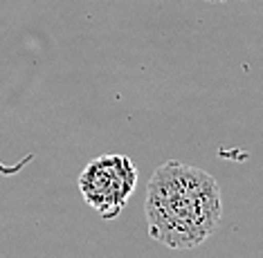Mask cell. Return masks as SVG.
Instances as JSON below:
<instances>
[{"label": "cell", "mask_w": 263, "mask_h": 258, "mask_svg": "<svg viewBox=\"0 0 263 258\" xmlns=\"http://www.w3.org/2000/svg\"><path fill=\"white\" fill-rule=\"evenodd\" d=\"M144 213L153 241L171 249H194L220 225V187L212 173L169 160L148 177Z\"/></svg>", "instance_id": "6da1fadb"}, {"label": "cell", "mask_w": 263, "mask_h": 258, "mask_svg": "<svg viewBox=\"0 0 263 258\" xmlns=\"http://www.w3.org/2000/svg\"><path fill=\"white\" fill-rule=\"evenodd\" d=\"M137 187V166L126 155H101L79 175V191L86 205L104 220L124 211Z\"/></svg>", "instance_id": "7a4b0ae2"}, {"label": "cell", "mask_w": 263, "mask_h": 258, "mask_svg": "<svg viewBox=\"0 0 263 258\" xmlns=\"http://www.w3.org/2000/svg\"><path fill=\"white\" fill-rule=\"evenodd\" d=\"M205 3H223V0H205Z\"/></svg>", "instance_id": "3957f363"}]
</instances>
